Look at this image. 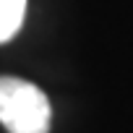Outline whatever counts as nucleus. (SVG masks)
<instances>
[{"instance_id": "1", "label": "nucleus", "mask_w": 133, "mask_h": 133, "mask_svg": "<svg viewBox=\"0 0 133 133\" xmlns=\"http://www.w3.org/2000/svg\"><path fill=\"white\" fill-rule=\"evenodd\" d=\"M0 123L8 133H50V99L24 78L0 76Z\"/></svg>"}, {"instance_id": "2", "label": "nucleus", "mask_w": 133, "mask_h": 133, "mask_svg": "<svg viewBox=\"0 0 133 133\" xmlns=\"http://www.w3.org/2000/svg\"><path fill=\"white\" fill-rule=\"evenodd\" d=\"M24 13H26V0H0V44L11 42L18 34Z\"/></svg>"}]
</instances>
